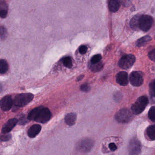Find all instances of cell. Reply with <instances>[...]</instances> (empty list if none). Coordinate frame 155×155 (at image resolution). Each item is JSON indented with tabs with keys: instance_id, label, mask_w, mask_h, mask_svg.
I'll return each instance as SVG.
<instances>
[{
	"instance_id": "1",
	"label": "cell",
	"mask_w": 155,
	"mask_h": 155,
	"mask_svg": "<svg viewBox=\"0 0 155 155\" xmlns=\"http://www.w3.org/2000/svg\"><path fill=\"white\" fill-rule=\"evenodd\" d=\"M52 114L47 107H39L32 110L28 114L27 119L38 123L45 124L51 119Z\"/></svg>"
},
{
	"instance_id": "2",
	"label": "cell",
	"mask_w": 155,
	"mask_h": 155,
	"mask_svg": "<svg viewBox=\"0 0 155 155\" xmlns=\"http://www.w3.org/2000/svg\"><path fill=\"white\" fill-rule=\"evenodd\" d=\"M149 100L146 96H142L137 98L131 107L132 112L135 115L139 114L144 110L148 104Z\"/></svg>"
},
{
	"instance_id": "3",
	"label": "cell",
	"mask_w": 155,
	"mask_h": 155,
	"mask_svg": "<svg viewBox=\"0 0 155 155\" xmlns=\"http://www.w3.org/2000/svg\"><path fill=\"white\" fill-rule=\"evenodd\" d=\"M33 98V94L31 93L19 94L15 97L13 104L15 106L23 107L30 103Z\"/></svg>"
},
{
	"instance_id": "4",
	"label": "cell",
	"mask_w": 155,
	"mask_h": 155,
	"mask_svg": "<svg viewBox=\"0 0 155 155\" xmlns=\"http://www.w3.org/2000/svg\"><path fill=\"white\" fill-rule=\"evenodd\" d=\"M133 117L132 112L127 108H122L118 111L115 116V118L118 123H127L130 122Z\"/></svg>"
},
{
	"instance_id": "5",
	"label": "cell",
	"mask_w": 155,
	"mask_h": 155,
	"mask_svg": "<svg viewBox=\"0 0 155 155\" xmlns=\"http://www.w3.org/2000/svg\"><path fill=\"white\" fill-rule=\"evenodd\" d=\"M153 22V18L150 15H142L138 19L139 29L145 32H147L151 29Z\"/></svg>"
},
{
	"instance_id": "6",
	"label": "cell",
	"mask_w": 155,
	"mask_h": 155,
	"mask_svg": "<svg viewBox=\"0 0 155 155\" xmlns=\"http://www.w3.org/2000/svg\"><path fill=\"white\" fill-rule=\"evenodd\" d=\"M136 61V58L133 54H129L123 56L118 61V66L124 70L131 68Z\"/></svg>"
},
{
	"instance_id": "7",
	"label": "cell",
	"mask_w": 155,
	"mask_h": 155,
	"mask_svg": "<svg viewBox=\"0 0 155 155\" xmlns=\"http://www.w3.org/2000/svg\"><path fill=\"white\" fill-rule=\"evenodd\" d=\"M94 145V142L92 139L85 138L78 144L77 148L81 153H87L90 151Z\"/></svg>"
},
{
	"instance_id": "8",
	"label": "cell",
	"mask_w": 155,
	"mask_h": 155,
	"mask_svg": "<svg viewBox=\"0 0 155 155\" xmlns=\"http://www.w3.org/2000/svg\"><path fill=\"white\" fill-rule=\"evenodd\" d=\"M142 150V145L140 141L136 138L131 139L128 145L129 155H138Z\"/></svg>"
},
{
	"instance_id": "9",
	"label": "cell",
	"mask_w": 155,
	"mask_h": 155,
	"mask_svg": "<svg viewBox=\"0 0 155 155\" xmlns=\"http://www.w3.org/2000/svg\"><path fill=\"white\" fill-rule=\"evenodd\" d=\"M13 104V100L11 96L6 95L0 101V107L2 111H8L11 109Z\"/></svg>"
},
{
	"instance_id": "10",
	"label": "cell",
	"mask_w": 155,
	"mask_h": 155,
	"mask_svg": "<svg viewBox=\"0 0 155 155\" xmlns=\"http://www.w3.org/2000/svg\"><path fill=\"white\" fill-rule=\"evenodd\" d=\"M129 80L131 84L135 87L140 86L143 83V78L142 75L136 71L131 73L129 77Z\"/></svg>"
},
{
	"instance_id": "11",
	"label": "cell",
	"mask_w": 155,
	"mask_h": 155,
	"mask_svg": "<svg viewBox=\"0 0 155 155\" xmlns=\"http://www.w3.org/2000/svg\"><path fill=\"white\" fill-rule=\"evenodd\" d=\"M17 123L18 120L16 118H12L8 120L7 123H5L3 127L2 128V133L8 134L15 126Z\"/></svg>"
},
{
	"instance_id": "12",
	"label": "cell",
	"mask_w": 155,
	"mask_h": 155,
	"mask_svg": "<svg viewBox=\"0 0 155 155\" xmlns=\"http://www.w3.org/2000/svg\"><path fill=\"white\" fill-rule=\"evenodd\" d=\"M116 81L120 85L126 86L128 84V74L125 71L120 72L116 75Z\"/></svg>"
},
{
	"instance_id": "13",
	"label": "cell",
	"mask_w": 155,
	"mask_h": 155,
	"mask_svg": "<svg viewBox=\"0 0 155 155\" xmlns=\"http://www.w3.org/2000/svg\"><path fill=\"white\" fill-rule=\"evenodd\" d=\"M41 130V127L40 125H33L28 130L27 132L28 136L30 138H34L40 134Z\"/></svg>"
},
{
	"instance_id": "14",
	"label": "cell",
	"mask_w": 155,
	"mask_h": 155,
	"mask_svg": "<svg viewBox=\"0 0 155 155\" xmlns=\"http://www.w3.org/2000/svg\"><path fill=\"white\" fill-rule=\"evenodd\" d=\"M65 122L68 125L72 126L75 124L77 119V114L75 113L68 114L65 117Z\"/></svg>"
},
{
	"instance_id": "15",
	"label": "cell",
	"mask_w": 155,
	"mask_h": 155,
	"mask_svg": "<svg viewBox=\"0 0 155 155\" xmlns=\"http://www.w3.org/2000/svg\"><path fill=\"white\" fill-rule=\"evenodd\" d=\"M108 6L110 11L112 12H116L120 7L119 0H108Z\"/></svg>"
},
{
	"instance_id": "16",
	"label": "cell",
	"mask_w": 155,
	"mask_h": 155,
	"mask_svg": "<svg viewBox=\"0 0 155 155\" xmlns=\"http://www.w3.org/2000/svg\"><path fill=\"white\" fill-rule=\"evenodd\" d=\"M8 13L7 4L5 0H0V17L5 18Z\"/></svg>"
},
{
	"instance_id": "17",
	"label": "cell",
	"mask_w": 155,
	"mask_h": 155,
	"mask_svg": "<svg viewBox=\"0 0 155 155\" xmlns=\"http://www.w3.org/2000/svg\"><path fill=\"white\" fill-rule=\"evenodd\" d=\"M152 40V38L149 35H146L138 39L136 42L137 47H141L145 46L149 42Z\"/></svg>"
},
{
	"instance_id": "18",
	"label": "cell",
	"mask_w": 155,
	"mask_h": 155,
	"mask_svg": "<svg viewBox=\"0 0 155 155\" xmlns=\"http://www.w3.org/2000/svg\"><path fill=\"white\" fill-rule=\"evenodd\" d=\"M140 15H135L130 22V25L131 28L135 31H137L139 29L138 27V19H139Z\"/></svg>"
},
{
	"instance_id": "19",
	"label": "cell",
	"mask_w": 155,
	"mask_h": 155,
	"mask_svg": "<svg viewBox=\"0 0 155 155\" xmlns=\"http://www.w3.org/2000/svg\"><path fill=\"white\" fill-rule=\"evenodd\" d=\"M147 136L151 140H155V125L148 127L146 130Z\"/></svg>"
},
{
	"instance_id": "20",
	"label": "cell",
	"mask_w": 155,
	"mask_h": 155,
	"mask_svg": "<svg viewBox=\"0 0 155 155\" xmlns=\"http://www.w3.org/2000/svg\"><path fill=\"white\" fill-rule=\"evenodd\" d=\"M9 69L8 63L6 61L3 59L0 60V73L2 74L5 73Z\"/></svg>"
},
{
	"instance_id": "21",
	"label": "cell",
	"mask_w": 155,
	"mask_h": 155,
	"mask_svg": "<svg viewBox=\"0 0 155 155\" xmlns=\"http://www.w3.org/2000/svg\"><path fill=\"white\" fill-rule=\"evenodd\" d=\"M89 68L92 71H99L103 68V64L100 62L98 63L95 64L90 63V64H89Z\"/></svg>"
},
{
	"instance_id": "22",
	"label": "cell",
	"mask_w": 155,
	"mask_h": 155,
	"mask_svg": "<svg viewBox=\"0 0 155 155\" xmlns=\"http://www.w3.org/2000/svg\"><path fill=\"white\" fill-rule=\"evenodd\" d=\"M63 63L64 66L68 68H71L72 67V61L70 57H64L63 59Z\"/></svg>"
},
{
	"instance_id": "23",
	"label": "cell",
	"mask_w": 155,
	"mask_h": 155,
	"mask_svg": "<svg viewBox=\"0 0 155 155\" xmlns=\"http://www.w3.org/2000/svg\"><path fill=\"white\" fill-rule=\"evenodd\" d=\"M148 117L149 119L155 122V107L153 106L150 108L148 113Z\"/></svg>"
},
{
	"instance_id": "24",
	"label": "cell",
	"mask_w": 155,
	"mask_h": 155,
	"mask_svg": "<svg viewBox=\"0 0 155 155\" xmlns=\"http://www.w3.org/2000/svg\"><path fill=\"white\" fill-rule=\"evenodd\" d=\"M149 92L152 96L155 97V79L151 81L149 85Z\"/></svg>"
},
{
	"instance_id": "25",
	"label": "cell",
	"mask_w": 155,
	"mask_h": 155,
	"mask_svg": "<svg viewBox=\"0 0 155 155\" xmlns=\"http://www.w3.org/2000/svg\"><path fill=\"white\" fill-rule=\"evenodd\" d=\"M102 60V56L100 54H96L94 55L91 60V63L93 64L100 62Z\"/></svg>"
},
{
	"instance_id": "26",
	"label": "cell",
	"mask_w": 155,
	"mask_h": 155,
	"mask_svg": "<svg viewBox=\"0 0 155 155\" xmlns=\"http://www.w3.org/2000/svg\"><path fill=\"white\" fill-rule=\"evenodd\" d=\"M12 136L11 134H3L0 135V140L3 142L9 141L12 138Z\"/></svg>"
},
{
	"instance_id": "27",
	"label": "cell",
	"mask_w": 155,
	"mask_h": 155,
	"mask_svg": "<svg viewBox=\"0 0 155 155\" xmlns=\"http://www.w3.org/2000/svg\"><path fill=\"white\" fill-rule=\"evenodd\" d=\"M7 36V31L4 26L0 27V37L2 40H4Z\"/></svg>"
},
{
	"instance_id": "28",
	"label": "cell",
	"mask_w": 155,
	"mask_h": 155,
	"mask_svg": "<svg viewBox=\"0 0 155 155\" xmlns=\"http://www.w3.org/2000/svg\"><path fill=\"white\" fill-rule=\"evenodd\" d=\"M148 56L151 61L155 62V49L152 50L149 53Z\"/></svg>"
},
{
	"instance_id": "29",
	"label": "cell",
	"mask_w": 155,
	"mask_h": 155,
	"mask_svg": "<svg viewBox=\"0 0 155 155\" xmlns=\"http://www.w3.org/2000/svg\"><path fill=\"white\" fill-rule=\"evenodd\" d=\"M27 123V119L24 115H21L19 119V124L20 125H24Z\"/></svg>"
},
{
	"instance_id": "30",
	"label": "cell",
	"mask_w": 155,
	"mask_h": 155,
	"mask_svg": "<svg viewBox=\"0 0 155 155\" xmlns=\"http://www.w3.org/2000/svg\"><path fill=\"white\" fill-rule=\"evenodd\" d=\"M87 48L85 45H81L79 48V52L81 54H84L86 53Z\"/></svg>"
},
{
	"instance_id": "31",
	"label": "cell",
	"mask_w": 155,
	"mask_h": 155,
	"mask_svg": "<svg viewBox=\"0 0 155 155\" xmlns=\"http://www.w3.org/2000/svg\"><path fill=\"white\" fill-rule=\"evenodd\" d=\"M80 89L83 92H87L90 90V87L87 84H83L80 86Z\"/></svg>"
},
{
	"instance_id": "32",
	"label": "cell",
	"mask_w": 155,
	"mask_h": 155,
	"mask_svg": "<svg viewBox=\"0 0 155 155\" xmlns=\"http://www.w3.org/2000/svg\"><path fill=\"white\" fill-rule=\"evenodd\" d=\"M109 148L111 151L114 152L117 149V147L114 143H111L109 144Z\"/></svg>"
},
{
	"instance_id": "33",
	"label": "cell",
	"mask_w": 155,
	"mask_h": 155,
	"mask_svg": "<svg viewBox=\"0 0 155 155\" xmlns=\"http://www.w3.org/2000/svg\"><path fill=\"white\" fill-rule=\"evenodd\" d=\"M84 77V76L83 75H81V76H79L77 78L78 81H79V80H81L82 78Z\"/></svg>"
},
{
	"instance_id": "34",
	"label": "cell",
	"mask_w": 155,
	"mask_h": 155,
	"mask_svg": "<svg viewBox=\"0 0 155 155\" xmlns=\"http://www.w3.org/2000/svg\"><path fill=\"white\" fill-rule=\"evenodd\" d=\"M2 86L0 85V92H1V91H2Z\"/></svg>"
}]
</instances>
